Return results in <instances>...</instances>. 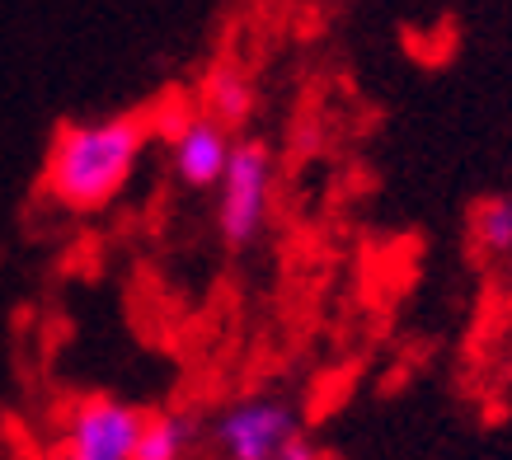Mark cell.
Returning <instances> with one entry per match:
<instances>
[{"label": "cell", "instance_id": "cell-8", "mask_svg": "<svg viewBox=\"0 0 512 460\" xmlns=\"http://www.w3.org/2000/svg\"><path fill=\"white\" fill-rule=\"evenodd\" d=\"M475 240L484 254H512V198H489L475 212Z\"/></svg>", "mask_w": 512, "mask_h": 460}, {"label": "cell", "instance_id": "cell-9", "mask_svg": "<svg viewBox=\"0 0 512 460\" xmlns=\"http://www.w3.org/2000/svg\"><path fill=\"white\" fill-rule=\"evenodd\" d=\"M278 460H325V456H320V446H315L311 437H306V432H301V437H296V442L287 446V451H282Z\"/></svg>", "mask_w": 512, "mask_h": 460}, {"label": "cell", "instance_id": "cell-5", "mask_svg": "<svg viewBox=\"0 0 512 460\" xmlns=\"http://www.w3.org/2000/svg\"><path fill=\"white\" fill-rule=\"evenodd\" d=\"M231 151H235V137L217 118L207 113H193L184 123L174 127L170 137V169L174 179L184 188H221L226 179V165H231Z\"/></svg>", "mask_w": 512, "mask_h": 460}, {"label": "cell", "instance_id": "cell-1", "mask_svg": "<svg viewBox=\"0 0 512 460\" xmlns=\"http://www.w3.org/2000/svg\"><path fill=\"white\" fill-rule=\"evenodd\" d=\"M151 141L146 113H113L94 123H66L47 151V198L66 212H104L123 198Z\"/></svg>", "mask_w": 512, "mask_h": 460}, {"label": "cell", "instance_id": "cell-10", "mask_svg": "<svg viewBox=\"0 0 512 460\" xmlns=\"http://www.w3.org/2000/svg\"><path fill=\"white\" fill-rule=\"evenodd\" d=\"M62 460H66V456H62Z\"/></svg>", "mask_w": 512, "mask_h": 460}, {"label": "cell", "instance_id": "cell-3", "mask_svg": "<svg viewBox=\"0 0 512 460\" xmlns=\"http://www.w3.org/2000/svg\"><path fill=\"white\" fill-rule=\"evenodd\" d=\"M301 437V418L278 395L235 399L212 423V446L221 460H278Z\"/></svg>", "mask_w": 512, "mask_h": 460}, {"label": "cell", "instance_id": "cell-4", "mask_svg": "<svg viewBox=\"0 0 512 460\" xmlns=\"http://www.w3.org/2000/svg\"><path fill=\"white\" fill-rule=\"evenodd\" d=\"M146 414L127 399L85 395L66 418V460H132Z\"/></svg>", "mask_w": 512, "mask_h": 460}, {"label": "cell", "instance_id": "cell-2", "mask_svg": "<svg viewBox=\"0 0 512 460\" xmlns=\"http://www.w3.org/2000/svg\"><path fill=\"white\" fill-rule=\"evenodd\" d=\"M268 207H273V151L264 141H235L226 179L217 188V230L231 249L254 245L268 226Z\"/></svg>", "mask_w": 512, "mask_h": 460}, {"label": "cell", "instance_id": "cell-7", "mask_svg": "<svg viewBox=\"0 0 512 460\" xmlns=\"http://www.w3.org/2000/svg\"><path fill=\"white\" fill-rule=\"evenodd\" d=\"M198 442V423L188 414H146L132 460H188Z\"/></svg>", "mask_w": 512, "mask_h": 460}, {"label": "cell", "instance_id": "cell-6", "mask_svg": "<svg viewBox=\"0 0 512 460\" xmlns=\"http://www.w3.org/2000/svg\"><path fill=\"white\" fill-rule=\"evenodd\" d=\"M254 99H259V94H254V80H249L235 62L212 66L207 80H202V104H207V118H217L226 132H235V127L254 113Z\"/></svg>", "mask_w": 512, "mask_h": 460}]
</instances>
